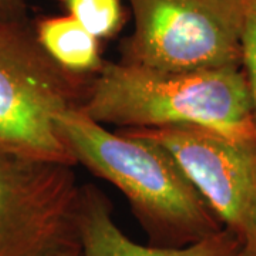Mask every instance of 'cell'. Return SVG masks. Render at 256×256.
I'll use <instances>...</instances> for the list:
<instances>
[{"label":"cell","mask_w":256,"mask_h":256,"mask_svg":"<svg viewBox=\"0 0 256 256\" xmlns=\"http://www.w3.org/2000/svg\"><path fill=\"white\" fill-rule=\"evenodd\" d=\"M80 108L117 130L196 127L256 141L254 104L242 66L161 72L106 62L92 77Z\"/></svg>","instance_id":"cell-1"},{"label":"cell","mask_w":256,"mask_h":256,"mask_svg":"<svg viewBox=\"0 0 256 256\" xmlns=\"http://www.w3.org/2000/svg\"><path fill=\"white\" fill-rule=\"evenodd\" d=\"M57 127L76 164L110 182L130 204L151 245L185 246L224 228L164 148L127 130H110L73 108Z\"/></svg>","instance_id":"cell-2"},{"label":"cell","mask_w":256,"mask_h":256,"mask_svg":"<svg viewBox=\"0 0 256 256\" xmlns=\"http://www.w3.org/2000/svg\"><path fill=\"white\" fill-rule=\"evenodd\" d=\"M90 80L47 54L30 18H0V150L76 166L57 117L82 107Z\"/></svg>","instance_id":"cell-3"},{"label":"cell","mask_w":256,"mask_h":256,"mask_svg":"<svg viewBox=\"0 0 256 256\" xmlns=\"http://www.w3.org/2000/svg\"><path fill=\"white\" fill-rule=\"evenodd\" d=\"M134 30L121 60L161 72L242 66L254 0H127Z\"/></svg>","instance_id":"cell-4"},{"label":"cell","mask_w":256,"mask_h":256,"mask_svg":"<svg viewBox=\"0 0 256 256\" xmlns=\"http://www.w3.org/2000/svg\"><path fill=\"white\" fill-rule=\"evenodd\" d=\"M172 156L244 256H256V141H239L196 127L127 130Z\"/></svg>","instance_id":"cell-5"},{"label":"cell","mask_w":256,"mask_h":256,"mask_svg":"<svg viewBox=\"0 0 256 256\" xmlns=\"http://www.w3.org/2000/svg\"><path fill=\"white\" fill-rule=\"evenodd\" d=\"M74 166L0 150V256H38L76 235Z\"/></svg>","instance_id":"cell-6"},{"label":"cell","mask_w":256,"mask_h":256,"mask_svg":"<svg viewBox=\"0 0 256 256\" xmlns=\"http://www.w3.org/2000/svg\"><path fill=\"white\" fill-rule=\"evenodd\" d=\"M82 256H244L238 238L222 228L185 246L141 245L122 232L107 196L96 186H82L76 212Z\"/></svg>","instance_id":"cell-7"},{"label":"cell","mask_w":256,"mask_h":256,"mask_svg":"<svg viewBox=\"0 0 256 256\" xmlns=\"http://www.w3.org/2000/svg\"><path fill=\"white\" fill-rule=\"evenodd\" d=\"M37 40L46 53L64 70L92 77L104 66L100 38L70 14L47 16L33 22Z\"/></svg>","instance_id":"cell-8"},{"label":"cell","mask_w":256,"mask_h":256,"mask_svg":"<svg viewBox=\"0 0 256 256\" xmlns=\"http://www.w3.org/2000/svg\"><path fill=\"white\" fill-rule=\"evenodd\" d=\"M67 14L100 40L112 38L126 24L122 0H58Z\"/></svg>","instance_id":"cell-9"},{"label":"cell","mask_w":256,"mask_h":256,"mask_svg":"<svg viewBox=\"0 0 256 256\" xmlns=\"http://www.w3.org/2000/svg\"><path fill=\"white\" fill-rule=\"evenodd\" d=\"M242 67L246 74L256 122V0L252 2L242 37Z\"/></svg>","instance_id":"cell-10"},{"label":"cell","mask_w":256,"mask_h":256,"mask_svg":"<svg viewBox=\"0 0 256 256\" xmlns=\"http://www.w3.org/2000/svg\"><path fill=\"white\" fill-rule=\"evenodd\" d=\"M26 0H0V18H28Z\"/></svg>","instance_id":"cell-11"},{"label":"cell","mask_w":256,"mask_h":256,"mask_svg":"<svg viewBox=\"0 0 256 256\" xmlns=\"http://www.w3.org/2000/svg\"><path fill=\"white\" fill-rule=\"evenodd\" d=\"M38 256H82V246L77 238V234L72 238L60 242L58 245L47 249L46 252L40 254Z\"/></svg>","instance_id":"cell-12"}]
</instances>
